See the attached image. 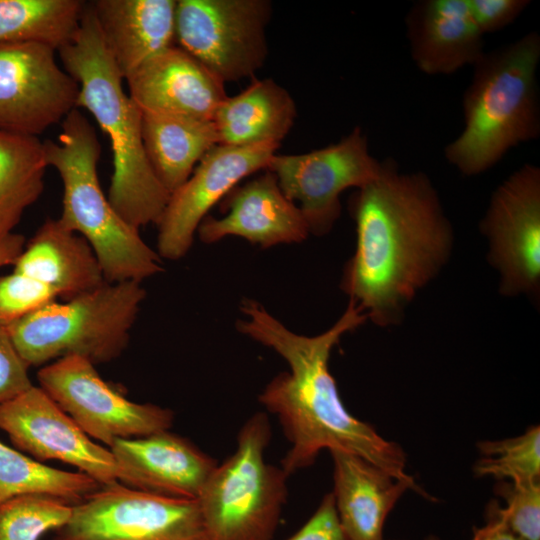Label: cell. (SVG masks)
Masks as SVG:
<instances>
[{
  "label": "cell",
  "instance_id": "6da1fadb",
  "mask_svg": "<svg viewBox=\"0 0 540 540\" xmlns=\"http://www.w3.org/2000/svg\"><path fill=\"white\" fill-rule=\"evenodd\" d=\"M240 310L246 318L236 322L238 331L274 350L289 366L258 397L276 416L290 443L281 462L289 476L312 465L324 449L345 450L408 482L416 493L432 500L406 472L402 447L354 417L340 398L329 370L331 351L345 333L367 320L352 300L328 330L315 336L291 331L256 300L244 299Z\"/></svg>",
  "mask_w": 540,
  "mask_h": 540
},
{
  "label": "cell",
  "instance_id": "7a4b0ae2",
  "mask_svg": "<svg viewBox=\"0 0 540 540\" xmlns=\"http://www.w3.org/2000/svg\"><path fill=\"white\" fill-rule=\"evenodd\" d=\"M356 249L342 290L374 324L400 323L416 293L438 275L453 245V229L424 172L403 173L387 159L381 175L349 201Z\"/></svg>",
  "mask_w": 540,
  "mask_h": 540
},
{
  "label": "cell",
  "instance_id": "3957f363",
  "mask_svg": "<svg viewBox=\"0 0 540 540\" xmlns=\"http://www.w3.org/2000/svg\"><path fill=\"white\" fill-rule=\"evenodd\" d=\"M63 68L79 84L76 107L86 109L108 136L113 174L108 199L136 229L157 224L170 194L156 177L142 137V114L124 90V78L105 46L90 3L80 24L61 46Z\"/></svg>",
  "mask_w": 540,
  "mask_h": 540
},
{
  "label": "cell",
  "instance_id": "277c9868",
  "mask_svg": "<svg viewBox=\"0 0 540 540\" xmlns=\"http://www.w3.org/2000/svg\"><path fill=\"white\" fill-rule=\"evenodd\" d=\"M539 62L540 35L530 31L474 63L462 97L463 129L444 148L461 174L484 173L512 148L539 137Z\"/></svg>",
  "mask_w": 540,
  "mask_h": 540
},
{
  "label": "cell",
  "instance_id": "5b68a950",
  "mask_svg": "<svg viewBox=\"0 0 540 540\" xmlns=\"http://www.w3.org/2000/svg\"><path fill=\"white\" fill-rule=\"evenodd\" d=\"M48 166L63 183L60 222L93 249L106 282L138 281L161 273L157 251L141 238L104 194L97 173L101 145L89 120L76 108L61 122L57 141L43 142Z\"/></svg>",
  "mask_w": 540,
  "mask_h": 540
},
{
  "label": "cell",
  "instance_id": "8992f818",
  "mask_svg": "<svg viewBox=\"0 0 540 540\" xmlns=\"http://www.w3.org/2000/svg\"><path fill=\"white\" fill-rule=\"evenodd\" d=\"M145 297L141 282H105L64 302H51L6 329L29 368L66 356L106 363L125 350Z\"/></svg>",
  "mask_w": 540,
  "mask_h": 540
},
{
  "label": "cell",
  "instance_id": "52a82bcc",
  "mask_svg": "<svg viewBox=\"0 0 540 540\" xmlns=\"http://www.w3.org/2000/svg\"><path fill=\"white\" fill-rule=\"evenodd\" d=\"M271 425L265 413L240 428L234 452L216 464L197 500L209 540H272L288 496L281 468L267 462Z\"/></svg>",
  "mask_w": 540,
  "mask_h": 540
},
{
  "label": "cell",
  "instance_id": "ba28073f",
  "mask_svg": "<svg viewBox=\"0 0 540 540\" xmlns=\"http://www.w3.org/2000/svg\"><path fill=\"white\" fill-rule=\"evenodd\" d=\"M269 0H178L176 45L224 83L253 76L264 65Z\"/></svg>",
  "mask_w": 540,
  "mask_h": 540
},
{
  "label": "cell",
  "instance_id": "9c48e42d",
  "mask_svg": "<svg viewBox=\"0 0 540 540\" xmlns=\"http://www.w3.org/2000/svg\"><path fill=\"white\" fill-rule=\"evenodd\" d=\"M384 161L369 149L360 126L337 143L302 154L275 153L267 165L285 196L300 209L309 233L327 234L341 213L340 195L382 173Z\"/></svg>",
  "mask_w": 540,
  "mask_h": 540
},
{
  "label": "cell",
  "instance_id": "30bf717a",
  "mask_svg": "<svg viewBox=\"0 0 540 540\" xmlns=\"http://www.w3.org/2000/svg\"><path fill=\"white\" fill-rule=\"evenodd\" d=\"M57 540H209L197 500L158 496L120 482L80 503Z\"/></svg>",
  "mask_w": 540,
  "mask_h": 540
},
{
  "label": "cell",
  "instance_id": "8fae6325",
  "mask_svg": "<svg viewBox=\"0 0 540 540\" xmlns=\"http://www.w3.org/2000/svg\"><path fill=\"white\" fill-rule=\"evenodd\" d=\"M37 378L39 387L84 433L108 448L118 439L147 436L169 430L173 424L170 409L128 400L85 358L55 360L41 367Z\"/></svg>",
  "mask_w": 540,
  "mask_h": 540
},
{
  "label": "cell",
  "instance_id": "7c38bea8",
  "mask_svg": "<svg viewBox=\"0 0 540 540\" xmlns=\"http://www.w3.org/2000/svg\"><path fill=\"white\" fill-rule=\"evenodd\" d=\"M504 296L536 298L540 288V168L526 163L492 193L479 226Z\"/></svg>",
  "mask_w": 540,
  "mask_h": 540
},
{
  "label": "cell",
  "instance_id": "4fadbf2b",
  "mask_svg": "<svg viewBox=\"0 0 540 540\" xmlns=\"http://www.w3.org/2000/svg\"><path fill=\"white\" fill-rule=\"evenodd\" d=\"M56 51L41 42H0V131L38 137L77 108L79 84Z\"/></svg>",
  "mask_w": 540,
  "mask_h": 540
},
{
  "label": "cell",
  "instance_id": "5bb4252c",
  "mask_svg": "<svg viewBox=\"0 0 540 540\" xmlns=\"http://www.w3.org/2000/svg\"><path fill=\"white\" fill-rule=\"evenodd\" d=\"M0 430L15 448L39 461L58 460L101 486L118 482L111 450L92 440L41 388L0 403Z\"/></svg>",
  "mask_w": 540,
  "mask_h": 540
},
{
  "label": "cell",
  "instance_id": "9a60e30c",
  "mask_svg": "<svg viewBox=\"0 0 540 540\" xmlns=\"http://www.w3.org/2000/svg\"><path fill=\"white\" fill-rule=\"evenodd\" d=\"M280 144L247 147L215 145L200 160L190 177L170 194L157 223V253L176 261L190 250L198 226L210 209L239 182L267 168Z\"/></svg>",
  "mask_w": 540,
  "mask_h": 540
},
{
  "label": "cell",
  "instance_id": "2e32d148",
  "mask_svg": "<svg viewBox=\"0 0 540 540\" xmlns=\"http://www.w3.org/2000/svg\"><path fill=\"white\" fill-rule=\"evenodd\" d=\"M118 482L146 493L196 500L217 462L169 430L118 439L110 447Z\"/></svg>",
  "mask_w": 540,
  "mask_h": 540
},
{
  "label": "cell",
  "instance_id": "e0dca14e",
  "mask_svg": "<svg viewBox=\"0 0 540 540\" xmlns=\"http://www.w3.org/2000/svg\"><path fill=\"white\" fill-rule=\"evenodd\" d=\"M220 203L223 217L207 215L198 226L196 233L203 243L237 236L269 248L302 242L310 234L300 209L285 196L275 175L267 169L236 186Z\"/></svg>",
  "mask_w": 540,
  "mask_h": 540
},
{
  "label": "cell",
  "instance_id": "ac0fdd59",
  "mask_svg": "<svg viewBox=\"0 0 540 540\" xmlns=\"http://www.w3.org/2000/svg\"><path fill=\"white\" fill-rule=\"evenodd\" d=\"M124 81L141 113L212 121L227 98L224 82L177 45L143 63Z\"/></svg>",
  "mask_w": 540,
  "mask_h": 540
},
{
  "label": "cell",
  "instance_id": "d6986e66",
  "mask_svg": "<svg viewBox=\"0 0 540 540\" xmlns=\"http://www.w3.org/2000/svg\"><path fill=\"white\" fill-rule=\"evenodd\" d=\"M410 55L427 75H450L483 55L484 35L467 0H420L405 17Z\"/></svg>",
  "mask_w": 540,
  "mask_h": 540
},
{
  "label": "cell",
  "instance_id": "ffe728a7",
  "mask_svg": "<svg viewBox=\"0 0 540 540\" xmlns=\"http://www.w3.org/2000/svg\"><path fill=\"white\" fill-rule=\"evenodd\" d=\"M332 495L347 540H384L386 519L401 496L414 488L366 459L334 449Z\"/></svg>",
  "mask_w": 540,
  "mask_h": 540
},
{
  "label": "cell",
  "instance_id": "44dd1931",
  "mask_svg": "<svg viewBox=\"0 0 540 540\" xmlns=\"http://www.w3.org/2000/svg\"><path fill=\"white\" fill-rule=\"evenodd\" d=\"M106 48L125 78L176 45V0L90 2Z\"/></svg>",
  "mask_w": 540,
  "mask_h": 540
},
{
  "label": "cell",
  "instance_id": "7402d4cb",
  "mask_svg": "<svg viewBox=\"0 0 540 540\" xmlns=\"http://www.w3.org/2000/svg\"><path fill=\"white\" fill-rule=\"evenodd\" d=\"M14 272L37 280L67 300L106 281L89 243L59 219H47L25 243Z\"/></svg>",
  "mask_w": 540,
  "mask_h": 540
},
{
  "label": "cell",
  "instance_id": "603a6c76",
  "mask_svg": "<svg viewBox=\"0 0 540 540\" xmlns=\"http://www.w3.org/2000/svg\"><path fill=\"white\" fill-rule=\"evenodd\" d=\"M297 108L290 93L271 78L254 79L241 93L228 97L212 119L217 144L247 147L278 143L292 129Z\"/></svg>",
  "mask_w": 540,
  "mask_h": 540
},
{
  "label": "cell",
  "instance_id": "cb8c5ba5",
  "mask_svg": "<svg viewBox=\"0 0 540 540\" xmlns=\"http://www.w3.org/2000/svg\"><path fill=\"white\" fill-rule=\"evenodd\" d=\"M141 114L147 158L156 177L171 194L186 182L204 155L217 145L213 122L173 114Z\"/></svg>",
  "mask_w": 540,
  "mask_h": 540
},
{
  "label": "cell",
  "instance_id": "d4e9b609",
  "mask_svg": "<svg viewBox=\"0 0 540 540\" xmlns=\"http://www.w3.org/2000/svg\"><path fill=\"white\" fill-rule=\"evenodd\" d=\"M47 167L38 137L0 131V240L41 196Z\"/></svg>",
  "mask_w": 540,
  "mask_h": 540
},
{
  "label": "cell",
  "instance_id": "484cf974",
  "mask_svg": "<svg viewBox=\"0 0 540 540\" xmlns=\"http://www.w3.org/2000/svg\"><path fill=\"white\" fill-rule=\"evenodd\" d=\"M80 0H0V42L34 41L58 50L76 32Z\"/></svg>",
  "mask_w": 540,
  "mask_h": 540
},
{
  "label": "cell",
  "instance_id": "4316f807",
  "mask_svg": "<svg viewBox=\"0 0 540 540\" xmlns=\"http://www.w3.org/2000/svg\"><path fill=\"white\" fill-rule=\"evenodd\" d=\"M101 487L82 472L39 462L0 441V505L22 494H48L76 505Z\"/></svg>",
  "mask_w": 540,
  "mask_h": 540
},
{
  "label": "cell",
  "instance_id": "83f0119b",
  "mask_svg": "<svg viewBox=\"0 0 540 540\" xmlns=\"http://www.w3.org/2000/svg\"><path fill=\"white\" fill-rule=\"evenodd\" d=\"M480 458L473 465L476 477L527 483L540 481V427L532 425L523 434L477 443Z\"/></svg>",
  "mask_w": 540,
  "mask_h": 540
},
{
  "label": "cell",
  "instance_id": "f1b7e54d",
  "mask_svg": "<svg viewBox=\"0 0 540 540\" xmlns=\"http://www.w3.org/2000/svg\"><path fill=\"white\" fill-rule=\"evenodd\" d=\"M74 505L40 493L15 496L0 505V540H40L68 524Z\"/></svg>",
  "mask_w": 540,
  "mask_h": 540
},
{
  "label": "cell",
  "instance_id": "f546056e",
  "mask_svg": "<svg viewBox=\"0 0 540 540\" xmlns=\"http://www.w3.org/2000/svg\"><path fill=\"white\" fill-rule=\"evenodd\" d=\"M495 493L503 500L505 520L523 540H540V481H499Z\"/></svg>",
  "mask_w": 540,
  "mask_h": 540
},
{
  "label": "cell",
  "instance_id": "4dcf8cb0",
  "mask_svg": "<svg viewBox=\"0 0 540 540\" xmlns=\"http://www.w3.org/2000/svg\"><path fill=\"white\" fill-rule=\"evenodd\" d=\"M57 298L54 290L28 276L14 271L0 275V325L8 327Z\"/></svg>",
  "mask_w": 540,
  "mask_h": 540
},
{
  "label": "cell",
  "instance_id": "1f68e13d",
  "mask_svg": "<svg viewBox=\"0 0 540 540\" xmlns=\"http://www.w3.org/2000/svg\"><path fill=\"white\" fill-rule=\"evenodd\" d=\"M28 369L6 327L0 325V403L18 396L33 386Z\"/></svg>",
  "mask_w": 540,
  "mask_h": 540
},
{
  "label": "cell",
  "instance_id": "d6a6232c",
  "mask_svg": "<svg viewBox=\"0 0 540 540\" xmlns=\"http://www.w3.org/2000/svg\"><path fill=\"white\" fill-rule=\"evenodd\" d=\"M473 20L485 35L512 24L530 5L529 0H467Z\"/></svg>",
  "mask_w": 540,
  "mask_h": 540
},
{
  "label": "cell",
  "instance_id": "836d02e7",
  "mask_svg": "<svg viewBox=\"0 0 540 540\" xmlns=\"http://www.w3.org/2000/svg\"><path fill=\"white\" fill-rule=\"evenodd\" d=\"M285 540H347L332 493L325 494L310 518Z\"/></svg>",
  "mask_w": 540,
  "mask_h": 540
},
{
  "label": "cell",
  "instance_id": "e575fe53",
  "mask_svg": "<svg viewBox=\"0 0 540 540\" xmlns=\"http://www.w3.org/2000/svg\"><path fill=\"white\" fill-rule=\"evenodd\" d=\"M471 540H523L507 524L502 505L491 500L485 510V523L474 527Z\"/></svg>",
  "mask_w": 540,
  "mask_h": 540
},
{
  "label": "cell",
  "instance_id": "d590c367",
  "mask_svg": "<svg viewBox=\"0 0 540 540\" xmlns=\"http://www.w3.org/2000/svg\"><path fill=\"white\" fill-rule=\"evenodd\" d=\"M25 238L18 233H11L0 240V268L14 265L25 246Z\"/></svg>",
  "mask_w": 540,
  "mask_h": 540
},
{
  "label": "cell",
  "instance_id": "8d00e7d4",
  "mask_svg": "<svg viewBox=\"0 0 540 540\" xmlns=\"http://www.w3.org/2000/svg\"><path fill=\"white\" fill-rule=\"evenodd\" d=\"M425 540H441V539L435 535H429L425 538Z\"/></svg>",
  "mask_w": 540,
  "mask_h": 540
}]
</instances>
